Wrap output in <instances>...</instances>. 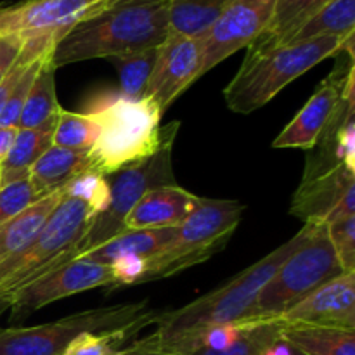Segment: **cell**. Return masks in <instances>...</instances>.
I'll return each instance as SVG.
<instances>
[{"label":"cell","instance_id":"cell-1","mask_svg":"<svg viewBox=\"0 0 355 355\" xmlns=\"http://www.w3.org/2000/svg\"><path fill=\"white\" fill-rule=\"evenodd\" d=\"M170 31V0H114L75 24L55 44V69L71 62L132 54L158 47Z\"/></svg>","mask_w":355,"mask_h":355},{"label":"cell","instance_id":"cell-2","mask_svg":"<svg viewBox=\"0 0 355 355\" xmlns=\"http://www.w3.org/2000/svg\"><path fill=\"white\" fill-rule=\"evenodd\" d=\"M309 231L311 224H305L304 229L298 231L293 238L288 239L284 245L253 263L252 267L239 272L224 286L203 295L177 311L162 312L156 321L159 322L158 331L151 335L156 347L163 352L210 326L241 322L262 288L269 283L284 260L305 241Z\"/></svg>","mask_w":355,"mask_h":355},{"label":"cell","instance_id":"cell-3","mask_svg":"<svg viewBox=\"0 0 355 355\" xmlns=\"http://www.w3.org/2000/svg\"><path fill=\"white\" fill-rule=\"evenodd\" d=\"M343 38L321 37L279 47H248L245 61L224 89L227 107L248 114L266 106L295 78L338 54Z\"/></svg>","mask_w":355,"mask_h":355},{"label":"cell","instance_id":"cell-4","mask_svg":"<svg viewBox=\"0 0 355 355\" xmlns=\"http://www.w3.org/2000/svg\"><path fill=\"white\" fill-rule=\"evenodd\" d=\"M90 113L101 125L99 137L89 151L92 168L104 175L151 158L162 144V111L149 97L128 101L99 99Z\"/></svg>","mask_w":355,"mask_h":355},{"label":"cell","instance_id":"cell-5","mask_svg":"<svg viewBox=\"0 0 355 355\" xmlns=\"http://www.w3.org/2000/svg\"><path fill=\"white\" fill-rule=\"evenodd\" d=\"M92 217V210L82 200L64 193L37 238L16 257L0 263V305L30 281L75 260Z\"/></svg>","mask_w":355,"mask_h":355},{"label":"cell","instance_id":"cell-6","mask_svg":"<svg viewBox=\"0 0 355 355\" xmlns=\"http://www.w3.org/2000/svg\"><path fill=\"white\" fill-rule=\"evenodd\" d=\"M343 274L329 241L326 224H311L305 241L288 257L262 288L241 322L279 321L321 284Z\"/></svg>","mask_w":355,"mask_h":355},{"label":"cell","instance_id":"cell-7","mask_svg":"<svg viewBox=\"0 0 355 355\" xmlns=\"http://www.w3.org/2000/svg\"><path fill=\"white\" fill-rule=\"evenodd\" d=\"M245 205L229 200H207L175 227L168 245L148 259L141 283L162 279L205 262L222 250L238 227Z\"/></svg>","mask_w":355,"mask_h":355},{"label":"cell","instance_id":"cell-8","mask_svg":"<svg viewBox=\"0 0 355 355\" xmlns=\"http://www.w3.org/2000/svg\"><path fill=\"white\" fill-rule=\"evenodd\" d=\"M179 128L180 121H172L162 127V144L151 158L113 173L114 177L110 179V203L106 210L92 217L85 236L76 248L78 250L76 257L120 234L123 231V222L128 211L148 191L177 184L173 175L172 153Z\"/></svg>","mask_w":355,"mask_h":355},{"label":"cell","instance_id":"cell-9","mask_svg":"<svg viewBox=\"0 0 355 355\" xmlns=\"http://www.w3.org/2000/svg\"><path fill=\"white\" fill-rule=\"evenodd\" d=\"M162 312L148 302L99 307L55 322L0 331V355H62L82 333H107L139 322H156Z\"/></svg>","mask_w":355,"mask_h":355},{"label":"cell","instance_id":"cell-10","mask_svg":"<svg viewBox=\"0 0 355 355\" xmlns=\"http://www.w3.org/2000/svg\"><path fill=\"white\" fill-rule=\"evenodd\" d=\"M354 59L342 61L331 75L321 82L314 96L307 101L297 116L284 127L272 142V148L314 149L329 141L343 118L355 110L354 104Z\"/></svg>","mask_w":355,"mask_h":355},{"label":"cell","instance_id":"cell-11","mask_svg":"<svg viewBox=\"0 0 355 355\" xmlns=\"http://www.w3.org/2000/svg\"><path fill=\"white\" fill-rule=\"evenodd\" d=\"M101 286H116L111 266L75 259L14 291L0 305V311L10 309L12 319H23L52 302Z\"/></svg>","mask_w":355,"mask_h":355},{"label":"cell","instance_id":"cell-12","mask_svg":"<svg viewBox=\"0 0 355 355\" xmlns=\"http://www.w3.org/2000/svg\"><path fill=\"white\" fill-rule=\"evenodd\" d=\"M274 6L276 0H231L201 35V75L220 64L229 55L248 49L269 26Z\"/></svg>","mask_w":355,"mask_h":355},{"label":"cell","instance_id":"cell-13","mask_svg":"<svg viewBox=\"0 0 355 355\" xmlns=\"http://www.w3.org/2000/svg\"><path fill=\"white\" fill-rule=\"evenodd\" d=\"M201 35L189 37L170 30L158 47V59L142 97L155 101L162 114H165L170 104L201 76Z\"/></svg>","mask_w":355,"mask_h":355},{"label":"cell","instance_id":"cell-14","mask_svg":"<svg viewBox=\"0 0 355 355\" xmlns=\"http://www.w3.org/2000/svg\"><path fill=\"white\" fill-rule=\"evenodd\" d=\"M114 0H23L0 9V35L61 31L96 16Z\"/></svg>","mask_w":355,"mask_h":355},{"label":"cell","instance_id":"cell-15","mask_svg":"<svg viewBox=\"0 0 355 355\" xmlns=\"http://www.w3.org/2000/svg\"><path fill=\"white\" fill-rule=\"evenodd\" d=\"M286 326L355 331V272H343L302 298L279 319Z\"/></svg>","mask_w":355,"mask_h":355},{"label":"cell","instance_id":"cell-16","mask_svg":"<svg viewBox=\"0 0 355 355\" xmlns=\"http://www.w3.org/2000/svg\"><path fill=\"white\" fill-rule=\"evenodd\" d=\"M352 187H355V173L342 163H336L315 175L304 177L291 201L290 214L305 220V224H324Z\"/></svg>","mask_w":355,"mask_h":355},{"label":"cell","instance_id":"cell-17","mask_svg":"<svg viewBox=\"0 0 355 355\" xmlns=\"http://www.w3.org/2000/svg\"><path fill=\"white\" fill-rule=\"evenodd\" d=\"M201 200L203 198L194 196L177 184L155 187L128 211L123 222V231L177 227L200 207Z\"/></svg>","mask_w":355,"mask_h":355},{"label":"cell","instance_id":"cell-18","mask_svg":"<svg viewBox=\"0 0 355 355\" xmlns=\"http://www.w3.org/2000/svg\"><path fill=\"white\" fill-rule=\"evenodd\" d=\"M92 168L89 151H71V149L51 146L28 172L31 186L42 198L62 191L76 175Z\"/></svg>","mask_w":355,"mask_h":355},{"label":"cell","instance_id":"cell-19","mask_svg":"<svg viewBox=\"0 0 355 355\" xmlns=\"http://www.w3.org/2000/svg\"><path fill=\"white\" fill-rule=\"evenodd\" d=\"M173 234H175V227L128 229V231H121L114 238L104 241L103 245L96 246L90 252L82 253L76 259L85 260V262L103 263V266H111L114 260L125 255H139L149 259L159 250L165 248L170 239L173 238Z\"/></svg>","mask_w":355,"mask_h":355},{"label":"cell","instance_id":"cell-20","mask_svg":"<svg viewBox=\"0 0 355 355\" xmlns=\"http://www.w3.org/2000/svg\"><path fill=\"white\" fill-rule=\"evenodd\" d=\"M52 54L42 61L38 73L35 75L17 121V128L54 130L58 123L62 107L59 106L55 96V66L52 64Z\"/></svg>","mask_w":355,"mask_h":355},{"label":"cell","instance_id":"cell-21","mask_svg":"<svg viewBox=\"0 0 355 355\" xmlns=\"http://www.w3.org/2000/svg\"><path fill=\"white\" fill-rule=\"evenodd\" d=\"M62 196H64V191L47 194L40 198L37 203L30 205L19 215L0 224V263L16 257L37 238L40 229L47 222L49 215L54 211Z\"/></svg>","mask_w":355,"mask_h":355},{"label":"cell","instance_id":"cell-22","mask_svg":"<svg viewBox=\"0 0 355 355\" xmlns=\"http://www.w3.org/2000/svg\"><path fill=\"white\" fill-rule=\"evenodd\" d=\"M279 338L304 355H355V331L349 329L283 324Z\"/></svg>","mask_w":355,"mask_h":355},{"label":"cell","instance_id":"cell-23","mask_svg":"<svg viewBox=\"0 0 355 355\" xmlns=\"http://www.w3.org/2000/svg\"><path fill=\"white\" fill-rule=\"evenodd\" d=\"M331 0H276L272 19L250 47L270 49L286 45L298 30Z\"/></svg>","mask_w":355,"mask_h":355},{"label":"cell","instance_id":"cell-24","mask_svg":"<svg viewBox=\"0 0 355 355\" xmlns=\"http://www.w3.org/2000/svg\"><path fill=\"white\" fill-rule=\"evenodd\" d=\"M52 132L17 128L12 148L0 165V186L28 177L31 165L52 146Z\"/></svg>","mask_w":355,"mask_h":355},{"label":"cell","instance_id":"cell-25","mask_svg":"<svg viewBox=\"0 0 355 355\" xmlns=\"http://www.w3.org/2000/svg\"><path fill=\"white\" fill-rule=\"evenodd\" d=\"M355 33V0H331L314 14L288 44L321 37L345 38Z\"/></svg>","mask_w":355,"mask_h":355},{"label":"cell","instance_id":"cell-26","mask_svg":"<svg viewBox=\"0 0 355 355\" xmlns=\"http://www.w3.org/2000/svg\"><path fill=\"white\" fill-rule=\"evenodd\" d=\"M158 47L110 58L120 78V97L128 101L142 99L146 85L155 69L156 59H158Z\"/></svg>","mask_w":355,"mask_h":355},{"label":"cell","instance_id":"cell-27","mask_svg":"<svg viewBox=\"0 0 355 355\" xmlns=\"http://www.w3.org/2000/svg\"><path fill=\"white\" fill-rule=\"evenodd\" d=\"M231 0H170V30L200 37Z\"/></svg>","mask_w":355,"mask_h":355},{"label":"cell","instance_id":"cell-28","mask_svg":"<svg viewBox=\"0 0 355 355\" xmlns=\"http://www.w3.org/2000/svg\"><path fill=\"white\" fill-rule=\"evenodd\" d=\"M99 121L90 111L71 113L61 110L58 123L52 132V146L71 149V151H90L99 137Z\"/></svg>","mask_w":355,"mask_h":355},{"label":"cell","instance_id":"cell-29","mask_svg":"<svg viewBox=\"0 0 355 355\" xmlns=\"http://www.w3.org/2000/svg\"><path fill=\"white\" fill-rule=\"evenodd\" d=\"M149 324L151 322H139L116 331L82 333L69 343L62 355H125L127 340Z\"/></svg>","mask_w":355,"mask_h":355},{"label":"cell","instance_id":"cell-30","mask_svg":"<svg viewBox=\"0 0 355 355\" xmlns=\"http://www.w3.org/2000/svg\"><path fill=\"white\" fill-rule=\"evenodd\" d=\"M281 321L250 322L241 338L225 350L196 349L186 355H262L263 350L279 340Z\"/></svg>","mask_w":355,"mask_h":355},{"label":"cell","instance_id":"cell-31","mask_svg":"<svg viewBox=\"0 0 355 355\" xmlns=\"http://www.w3.org/2000/svg\"><path fill=\"white\" fill-rule=\"evenodd\" d=\"M62 191L69 196L82 200L92 210L94 217L106 210L110 203V179L94 168L76 175Z\"/></svg>","mask_w":355,"mask_h":355},{"label":"cell","instance_id":"cell-32","mask_svg":"<svg viewBox=\"0 0 355 355\" xmlns=\"http://www.w3.org/2000/svg\"><path fill=\"white\" fill-rule=\"evenodd\" d=\"M40 198L28 177L0 186V224L19 215Z\"/></svg>","mask_w":355,"mask_h":355},{"label":"cell","instance_id":"cell-33","mask_svg":"<svg viewBox=\"0 0 355 355\" xmlns=\"http://www.w3.org/2000/svg\"><path fill=\"white\" fill-rule=\"evenodd\" d=\"M343 272H355V217L326 225Z\"/></svg>","mask_w":355,"mask_h":355},{"label":"cell","instance_id":"cell-34","mask_svg":"<svg viewBox=\"0 0 355 355\" xmlns=\"http://www.w3.org/2000/svg\"><path fill=\"white\" fill-rule=\"evenodd\" d=\"M54 52V51H52ZM52 52L45 54L44 58H40L38 61H35L26 71L23 73V76L19 78V82L16 83L14 90L10 92L9 99H7L6 106H3L2 113H0V128H10V127H17V121H19L21 111H23L24 101H26L28 90H30L31 83H33L35 75L38 73V68H40L42 61H44L47 55H51Z\"/></svg>","mask_w":355,"mask_h":355},{"label":"cell","instance_id":"cell-35","mask_svg":"<svg viewBox=\"0 0 355 355\" xmlns=\"http://www.w3.org/2000/svg\"><path fill=\"white\" fill-rule=\"evenodd\" d=\"M148 269V259L139 255H125L111 263V270L116 279V286H127V284H141Z\"/></svg>","mask_w":355,"mask_h":355},{"label":"cell","instance_id":"cell-36","mask_svg":"<svg viewBox=\"0 0 355 355\" xmlns=\"http://www.w3.org/2000/svg\"><path fill=\"white\" fill-rule=\"evenodd\" d=\"M24 40H26V37L23 33L0 35V82L7 75L12 62L16 61L17 54L23 49Z\"/></svg>","mask_w":355,"mask_h":355},{"label":"cell","instance_id":"cell-37","mask_svg":"<svg viewBox=\"0 0 355 355\" xmlns=\"http://www.w3.org/2000/svg\"><path fill=\"white\" fill-rule=\"evenodd\" d=\"M355 217V187L347 191L345 196L342 198L338 205L335 207V210L328 215L324 224H333V222H340V220H347V218Z\"/></svg>","mask_w":355,"mask_h":355},{"label":"cell","instance_id":"cell-38","mask_svg":"<svg viewBox=\"0 0 355 355\" xmlns=\"http://www.w3.org/2000/svg\"><path fill=\"white\" fill-rule=\"evenodd\" d=\"M125 355H168L156 347L153 336H148V338L141 340V342H135L132 345L127 347L125 350Z\"/></svg>","mask_w":355,"mask_h":355},{"label":"cell","instance_id":"cell-39","mask_svg":"<svg viewBox=\"0 0 355 355\" xmlns=\"http://www.w3.org/2000/svg\"><path fill=\"white\" fill-rule=\"evenodd\" d=\"M17 127L10 128H0V165L3 163V159L9 155L10 148L14 144V139H16Z\"/></svg>","mask_w":355,"mask_h":355},{"label":"cell","instance_id":"cell-40","mask_svg":"<svg viewBox=\"0 0 355 355\" xmlns=\"http://www.w3.org/2000/svg\"><path fill=\"white\" fill-rule=\"evenodd\" d=\"M262 355H293V347H290L286 342H283V340L279 338L277 342H274L272 345L267 347L262 352Z\"/></svg>","mask_w":355,"mask_h":355},{"label":"cell","instance_id":"cell-41","mask_svg":"<svg viewBox=\"0 0 355 355\" xmlns=\"http://www.w3.org/2000/svg\"><path fill=\"white\" fill-rule=\"evenodd\" d=\"M293 355H304V354H300V352H298V350L293 349Z\"/></svg>","mask_w":355,"mask_h":355}]
</instances>
